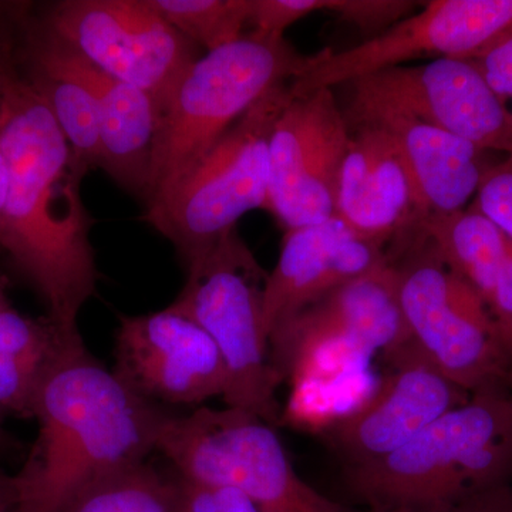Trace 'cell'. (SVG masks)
Instances as JSON below:
<instances>
[{"label":"cell","mask_w":512,"mask_h":512,"mask_svg":"<svg viewBox=\"0 0 512 512\" xmlns=\"http://www.w3.org/2000/svg\"><path fill=\"white\" fill-rule=\"evenodd\" d=\"M498 338L512 367V242H508L507 254L498 272L493 291L487 301ZM512 382V379H511Z\"/></svg>","instance_id":"f546056e"},{"label":"cell","mask_w":512,"mask_h":512,"mask_svg":"<svg viewBox=\"0 0 512 512\" xmlns=\"http://www.w3.org/2000/svg\"><path fill=\"white\" fill-rule=\"evenodd\" d=\"M185 39L207 52L245 35L252 0H148Z\"/></svg>","instance_id":"cb8c5ba5"},{"label":"cell","mask_w":512,"mask_h":512,"mask_svg":"<svg viewBox=\"0 0 512 512\" xmlns=\"http://www.w3.org/2000/svg\"><path fill=\"white\" fill-rule=\"evenodd\" d=\"M352 49L322 50L291 82L293 96L335 89L420 57L473 59L512 29V0H433Z\"/></svg>","instance_id":"30bf717a"},{"label":"cell","mask_w":512,"mask_h":512,"mask_svg":"<svg viewBox=\"0 0 512 512\" xmlns=\"http://www.w3.org/2000/svg\"><path fill=\"white\" fill-rule=\"evenodd\" d=\"M20 501V480L18 474L10 476L0 468V512H10Z\"/></svg>","instance_id":"1f68e13d"},{"label":"cell","mask_w":512,"mask_h":512,"mask_svg":"<svg viewBox=\"0 0 512 512\" xmlns=\"http://www.w3.org/2000/svg\"><path fill=\"white\" fill-rule=\"evenodd\" d=\"M26 80L32 84L62 128L73 167L86 175L100 168V124L96 101L86 84L53 64L25 55Z\"/></svg>","instance_id":"7402d4cb"},{"label":"cell","mask_w":512,"mask_h":512,"mask_svg":"<svg viewBox=\"0 0 512 512\" xmlns=\"http://www.w3.org/2000/svg\"><path fill=\"white\" fill-rule=\"evenodd\" d=\"M412 342L399 295L396 266L386 261L312 303L269 339L272 363L284 379L319 349H349L357 355L394 350Z\"/></svg>","instance_id":"4fadbf2b"},{"label":"cell","mask_w":512,"mask_h":512,"mask_svg":"<svg viewBox=\"0 0 512 512\" xmlns=\"http://www.w3.org/2000/svg\"><path fill=\"white\" fill-rule=\"evenodd\" d=\"M471 60L512 114V29Z\"/></svg>","instance_id":"f1b7e54d"},{"label":"cell","mask_w":512,"mask_h":512,"mask_svg":"<svg viewBox=\"0 0 512 512\" xmlns=\"http://www.w3.org/2000/svg\"><path fill=\"white\" fill-rule=\"evenodd\" d=\"M350 131L335 215L360 237L384 247L420 221L412 178L389 134L370 124Z\"/></svg>","instance_id":"d6986e66"},{"label":"cell","mask_w":512,"mask_h":512,"mask_svg":"<svg viewBox=\"0 0 512 512\" xmlns=\"http://www.w3.org/2000/svg\"><path fill=\"white\" fill-rule=\"evenodd\" d=\"M187 284L173 303L214 340L224 362L227 407L275 426L281 417L262 298L268 274L232 229L187 265Z\"/></svg>","instance_id":"8992f818"},{"label":"cell","mask_w":512,"mask_h":512,"mask_svg":"<svg viewBox=\"0 0 512 512\" xmlns=\"http://www.w3.org/2000/svg\"><path fill=\"white\" fill-rule=\"evenodd\" d=\"M352 131L333 89L293 96L269 141L268 210L289 229L335 217Z\"/></svg>","instance_id":"8fae6325"},{"label":"cell","mask_w":512,"mask_h":512,"mask_svg":"<svg viewBox=\"0 0 512 512\" xmlns=\"http://www.w3.org/2000/svg\"><path fill=\"white\" fill-rule=\"evenodd\" d=\"M157 451L180 476L235 488L259 512H350L299 477L274 426L242 410L170 416Z\"/></svg>","instance_id":"52a82bcc"},{"label":"cell","mask_w":512,"mask_h":512,"mask_svg":"<svg viewBox=\"0 0 512 512\" xmlns=\"http://www.w3.org/2000/svg\"><path fill=\"white\" fill-rule=\"evenodd\" d=\"M13 511H15V510H12V511H10V512H13Z\"/></svg>","instance_id":"f35d334b"},{"label":"cell","mask_w":512,"mask_h":512,"mask_svg":"<svg viewBox=\"0 0 512 512\" xmlns=\"http://www.w3.org/2000/svg\"><path fill=\"white\" fill-rule=\"evenodd\" d=\"M56 512H180L177 483L144 461L86 485Z\"/></svg>","instance_id":"603a6c76"},{"label":"cell","mask_w":512,"mask_h":512,"mask_svg":"<svg viewBox=\"0 0 512 512\" xmlns=\"http://www.w3.org/2000/svg\"><path fill=\"white\" fill-rule=\"evenodd\" d=\"M386 357L389 373L372 396L328 430L330 443L348 468L389 456L470 399L471 394L447 379L413 340Z\"/></svg>","instance_id":"9a60e30c"},{"label":"cell","mask_w":512,"mask_h":512,"mask_svg":"<svg viewBox=\"0 0 512 512\" xmlns=\"http://www.w3.org/2000/svg\"><path fill=\"white\" fill-rule=\"evenodd\" d=\"M369 508L440 512L468 495L512 483V390L471 394L389 456L348 468Z\"/></svg>","instance_id":"3957f363"},{"label":"cell","mask_w":512,"mask_h":512,"mask_svg":"<svg viewBox=\"0 0 512 512\" xmlns=\"http://www.w3.org/2000/svg\"><path fill=\"white\" fill-rule=\"evenodd\" d=\"M325 10L323 0H252L249 25L265 37H285V30L312 13Z\"/></svg>","instance_id":"83f0119b"},{"label":"cell","mask_w":512,"mask_h":512,"mask_svg":"<svg viewBox=\"0 0 512 512\" xmlns=\"http://www.w3.org/2000/svg\"><path fill=\"white\" fill-rule=\"evenodd\" d=\"M8 60H6V55L3 53L2 46H0V80H2L3 74H5L6 69H8Z\"/></svg>","instance_id":"d590c367"},{"label":"cell","mask_w":512,"mask_h":512,"mask_svg":"<svg viewBox=\"0 0 512 512\" xmlns=\"http://www.w3.org/2000/svg\"><path fill=\"white\" fill-rule=\"evenodd\" d=\"M285 37L245 33L207 52L185 70L158 128L146 207L158 200L245 116L265 94L308 69Z\"/></svg>","instance_id":"277c9868"},{"label":"cell","mask_w":512,"mask_h":512,"mask_svg":"<svg viewBox=\"0 0 512 512\" xmlns=\"http://www.w3.org/2000/svg\"><path fill=\"white\" fill-rule=\"evenodd\" d=\"M386 259L383 245L360 237L336 215L286 231L262 298L269 339L303 309Z\"/></svg>","instance_id":"e0dca14e"},{"label":"cell","mask_w":512,"mask_h":512,"mask_svg":"<svg viewBox=\"0 0 512 512\" xmlns=\"http://www.w3.org/2000/svg\"><path fill=\"white\" fill-rule=\"evenodd\" d=\"M511 390H512V382H511Z\"/></svg>","instance_id":"74e56055"},{"label":"cell","mask_w":512,"mask_h":512,"mask_svg":"<svg viewBox=\"0 0 512 512\" xmlns=\"http://www.w3.org/2000/svg\"><path fill=\"white\" fill-rule=\"evenodd\" d=\"M0 82H2V80H0Z\"/></svg>","instance_id":"ab89813d"},{"label":"cell","mask_w":512,"mask_h":512,"mask_svg":"<svg viewBox=\"0 0 512 512\" xmlns=\"http://www.w3.org/2000/svg\"><path fill=\"white\" fill-rule=\"evenodd\" d=\"M37 22L101 72L150 94L161 116L197 60L194 43L148 0H63Z\"/></svg>","instance_id":"9c48e42d"},{"label":"cell","mask_w":512,"mask_h":512,"mask_svg":"<svg viewBox=\"0 0 512 512\" xmlns=\"http://www.w3.org/2000/svg\"><path fill=\"white\" fill-rule=\"evenodd\" d=\"M116 375L151 402L200 404L224 396V362L214 340L175 303L121 316Z\"/></svg>","instance_id":"5bb4252c"},{"label":"cell","mask_w":512,"mask_h":512,"mask_svg":"<svg viewBox=\"0 0 512 512\" xmlns=\"http://www.w3.org/2000/svg\"><path fill=\"white\" fill-rule=\"evenodd\" d=\"M180 512H259L254 504L227 485L200 483L175 476Z\"/></svg>","instance_id":"4316f807"},{"label":"cell","mask_w":512,"mask_h":512,"mask_svg":"<svg viewBox=\"0 0 512 512\" xmlns=\"http://www.w3.org/2000/svg\"><path fill=\"white\" fill-rule=\"evenodd\" d=\"M400 262L404 319L414 345L458 387L473 394L511 389L512 367L481 296L454 274L431 242L413 228Z\"/></svg>","instance_id":"ba28073f"},{"label":"cell","mask_w":512,"mask_h":512,"mask_svg":"<svg viewBox=\"0 0 512 512\" xmlns=\"http://www.w3.org/2000/svg\"><path fill=\"white\" fill-rule=\"evenodd\" d=\"M12 308L8 298V282L0 275V312Z\"/></svg>","instance_id":"e575fe53"},{"label":"cell","mask_w":512,"mask_h":512,"mask_svg":"<svg viewBox=\"0 0 512 512\" xmlns=\"http://www.w3.org/2000/svg\"><path fill=\"white\" fill-rule=\"evenodd\" d=\"M6 190H8V171L5 158L0 153V222H2L3 207H5Z\"/></svg>","instance_id":"d6a6232c"},{"label":"cell","mask_w":512,"mask_h":512,"mask_svg":"<svg viewBox=\"0 0 512 512\" xmlns=\"http://www.w3.org/2000/svg\"><path fill=\"white\" fill-rule=\"evenodd\" d=\"M345 116L349 127L370 124L392 138L412 178L421 218L466 210L476 197L487 165L473 144L386 104L349 100Z\"/></svg>","instance_id":"ac0fdd59"},{"label":"cell","mask_w":512,"mask_h":512,"mask_svg":"<svg viewBox=\"0 0 512 512\" xmlns=\"http://www.w3.org/2000/svg\"><path fill=\"white\" fill-rule=\"evenodd\" d=\"M0 153L8 171L0 248L40 293L47 315L77 330L99 278L84 175L73 167L69 143L46 101L12 64L0 82Z\"/></svg>","instance_id":"6da1fadb"},{"label":"cell","mask_w":512,"mask_h":512,"mask_svg":"<svg viewBox=\"0 0 512 512\" xmlns=\"http://www.w3.org/2000/svg\"><path fill=\"white\" fill-rule=\"evenodd\" d=\"M164 412L101 365L84 343L46 377L33 406L35 446L18 474L13 512H56L93 481L144 463L158 441Z\"/></svg>","instance_id":"7a4b0ae2"},{"label":"cell","mask_w":512,"mask_h":512,"mask_svg":"<svg viewBox=\"0 0 512 512\" xmlns=\"http://www.w3.org/2000/svg\"><path fill=\"white\" fill-rule=\"evenodd\" d=\"M80 343L79 329L63 328L49 315L32 318L13 308L0 312V417H32L46 377Z\"/></svg>","instance_id":"ffe728a7"},{"label":"cell","mask_w":512,"mask_h":512,"mask_svg":"<svg viewBox=\"0 0 512 512\" xmlns=\"http://www.w3.org/2000/svg\"><path fill=\"white\" fill-rule=\"evenodd\" d=\"M367 512H412L406 510H394V508H369Z\"/></svg>","instance_id":"8d00e7d4"},{"label":"cell","mask_w":512,"mask_h":512,"mask_svg":"<svg viewBox=\"0 0 512 512\" xmlns=\"http://www.w3.org/2000/svg\"><path fill=\"white\" fill-rule=\"evenodd\" d=\"M350 100L386 104L478 150L512 154V114L471 59L440 57L390 67L349 83Z\"/></svg>","instance_id":"7c38bea8"},{"label":"cell","mask_w":512,"mask_h":512,"mask_svg":"<svg viewBox=\"0 0 512 512\" xmlns=\"http://www.w3.org/2000/svg\"><path fill=\"white\" fill-rule=\"evenodd\" d=\"M420 2L410 0H325L326 12L335 13L363 35L377 36L413 15Z\"/></svg>","instance_id":"d4e9b609"},{"label":"cell","mask_w":512,"mask_h":512,"mask_svg":"<svg viewBox=\"0 0 512 512\" xmlns=\"http://www.w3.org/2000/svg\"><path fill=\"white\" fill-rule=\"evenodd\" d=\"M470 208L493 221L512 242V154L487 165Z\"/></svg>","instance_id":"484cf974"},{"label":"cell","mask_w":512,"mask_h":512,"mask_svg":"<svg viewBox=\"0 0 512 512\" xmlns=\"http://www.w3.org/2000/svg\"><path fill=\"white\" fill-rule=\"evenodd\" d=\"M440 512H512V483L468 495Z\"/></svg>","instance_id":"4dcf8cb0"},{"label":"cell","mask_w":512,"mask_h":512,"mask_svg":"<svg viewBox=\"0 0 512 512\" xmlns=\"http://www.w3.org/2000/svg\"><path fill=\"white\" fill-rule=\"evenodd\" d=\"M2 420V417H0V454H8L16 447V443L3 427Z\"/></svg>","instance_id":"836d02e7"},{"label":"cell","mask_w":512,"mask_h":512,"mask_svg":"<svg viewBox=\"0 0 512 512\" xmlns=\"http://www.w3.org/2000/svg\"><path fill=\"white\" fill-rule=\"evenodd\" d=\"M291 83L265 94L164 195L144 221L173 242L185 266L237 229L249 211L268 208L269 141L291 100Z\"/></svg>","instance_id":"5b68a950"},{"label":"cell","mask_w":512,"mask_h":512,"mask_svg":"<svg viewBox=\"0 0 512 512\" xmlns=\"http://www.w3.org/2000/svg\"><path fill=\"white\" fill-rule=\"evenodd\" d=\"M23 29L26 56L53 64L89 87L99 114L100 168L124 190L144 198L161 121L156 101L143 90L101 72L37 20L26 19Z\"/></svg>","instance_id":"2e32d148"},{"label":"cell","mask_w":512,"mask_h":512,"mask_svg":"<svg viewBox=\"0 0 512 512\" xmlns=\"http://www.w3.org/2000/svg\"><path fill=\"white\" fill-rule=\"evenodd\" d=\"M414 227L429 239L444 264L487 305L510 242L503 231L470 207L451 214L427 215Z\"/></svg>","instance_id":"44dd1931"}]
</instances>
